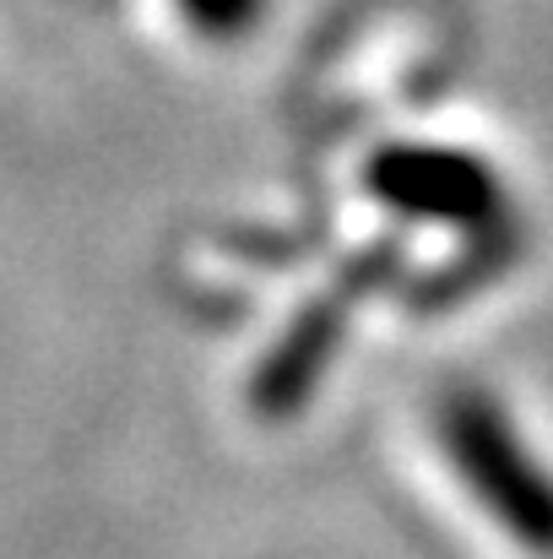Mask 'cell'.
Wrapping results in <instances>:
<instances>
[{
  "instance_id": "7a4b0ae2",
  "label": "cell",
  "mask_w": 553,
  "mask_h": 559,
  "mask_svg": "<svg viewBox=\"0 0 553 559\" xmlns=\"http://www.w3.org/2000/svg\"><path fill=\"white\" fill-rule=\"evenodd\" d=\"M364 186L374 201L440 223V228H500L505 223V180L467 147H429V142H401L385 147L369 164Z\"/></svg>"
},
{
  "instance_id": "3957f363",
  "label": "cell",
  "mask_w": 553,
  "mask_h": 559,
  "mask_svg": "<svg viewBox=\"0 0 553 559\" xmlns=\"http://www.w3.org/2000/svg\"><path fill=\"white\" fill-rule=\"evenodd\" d=\"M266 5H272V0H175L184 27L201 33V38H212V44L244 38V33L266 16Z\"/></svg>"
},
{
  "instance_id": "6da1fadb",
  "label": "cell",
  "mask_w": 553,
  "mask_h": 559,
  "mask_svg": "<svg viewBox=\"0 0 553 559\" xmlns=\"http://www.w3.org/2000/svg\"><path fill=\"white\" fill-rule=\"evenodd\" d=\"M434 440L478 511L516 549L553 559V467L532 451L510 407L483 385H450L434 402Z\"/></svg>"
}]
</instances>
